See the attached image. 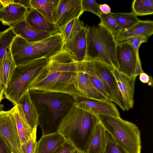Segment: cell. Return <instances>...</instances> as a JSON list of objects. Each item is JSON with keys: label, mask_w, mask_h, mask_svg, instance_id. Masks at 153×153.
I'll return each mask as SVG.
<instances>
[{"label": "cell", "mask_w": 153, "mask_h": 153, "mask_svg": "<svg viewBox=\"0 0 153 153\" xmlns=\"http://www.w3.org/2000/svg\"><path fill=\"white\" fill-rule=\"evenodd\" d=\"M83 65V62L76 61L68 51L63 49L49 58L43 73L29 90L66 94L74 101L86 97L78 92L74 85L77 74L82 71Z\"/></svg>", "instance_id": "1"}, {"label": "cell", "mask_w": 153, "mask_h": 153, "mask_svg": "<svg viewBox=\"0 0 153 153\" xmlns=\"http://www.w3.org/2000/svg\"><path fill=\"white\" fill-rule=\"evenodd\" d=\"M29 91L37 110L42 135L58 133L62 120L73 105V98L65 94Z\"/></svg>", "instance_id": "2"}, {"label": "cell", "mask_w": 153, "mask_h": 153, "mask_svg": "<svg viewBox=\"0 0 153 153\" xmlns=\"http://www.w3.org/2000/svg\"><path fill=\"white\" fill-rule=\"evenodd\" d=\"M99 115L87 112L74 104L60 123L58 132L75 149L87 153Z\"/></svg>", "instance_id": "3"}, {"label": "cell", "mask_w": 153, "mask_h": 153, "mask_svg": "<svg viewBox=\"0 0 153 153\" xmlns=\"http://www.w3.org/2000/svg\"><path fill=\"white\" fill-rule=\"evenodd\" d=\"M64 44L60 32L32 42L17 36L11 44L10 50L17 66L42 58L49 59L62 50Z\"/></svg>", "instance_id": "4"}, {"label": "cell", "mask_w": 153, "mask_h": 153, "mask_svg": "<svg viewBox=\"0 0 153 153\" xmlns=\"http://www.w3.org/2000/svg\"><path fill=\"white\" fill-rule=\"evenodd\" d=\"M117 44L113 34L100 23L97 26H87L85 61L100 62L117 70L116 55Z\"/></svg>", "instance_id": "5"}, {"label": "cell", "mask_w": 153, "mask_h": 153, "mask_svg": "<svg viewBox=\"0 0 153 153\" xmlns=\"http://www.w3.org/2000/svg\"><path fill=\"white\" fill-rule=\"evenodd\" d=\"M49 60L42 58L16 66L10 81L4 88L5 98L14 106L16 104L42 74Z\"/></svg>", "instance_id": "6"}, {"label": "cell", "mask_w": 153, "mask_h": 153, "mask_svg": "<svg viewBox=\"0 0 153 153\" xmlns=\"http://www.w3.org/2000/svg\"><path fill=\"white\" fill-rule=\"evenodd\" d=\"M99 117L105 129L128 153H141L140 132L135 124L120 116L99 115Z\"/></svg>", "instance_id": "7"}, {"label": "cell", "mask_w": 153, "mask_h": 153, "mask_svg": "<svg viewBox=\"0 0 153 153\" xmlns=\"http://www.w3.org/2000/svg\"><path fill=\"white\" fill-rule=\"evenodd\" d=\"M0 136L12 153H21V143L18 133L13 108L0 111Z\"/></svg>", "instance_id": "8"}, {"label": "cell", "mask_w": 153, "mask_h": 153, "mask_svg": "<svg viewBox=\"0 0 153 153\" xmlns=\"http://www.w3.org/2000/svg\"><path fill=\"white\" fill-rule=\"evenodd\" d=\"M94 69L102 83L113 102L123 111H125L121 93L111 71L114 67L100 62L91 61Z\"/></svg>", "instance_id": "9"}, {"label": "cell", "mask_w": 153, "mask_h": 153, "mask_svg": "<svg viewBox=\"0 0 153 153\" xmlns=\"http://www.w3.org/2000/svg\"><path fill=\"white\" fill-rule=\"evenodd\" d=\"M82 0H59L54 18V24L60 31L72 20L84 12Z\"/></svg>", "instance_id": "10"}, {"label": "cell", "mask_w": 153, "mask_h": 153, "mask_svg": "<svg viewBox=\"0 0 153 153\" xmlns=\"http://www.w3.org/2000/svg\"><path fill=\"white\" fill-rule=\"evenodd\" d=\"M76 106L89 113L98 115L120 116V113L116 105L111 101L81 97L75 100Z\"/></svg>", "instance_id": "11"}, {"label": "cell", "mask_w": 153, "mask_h": 153, "mask_svg": "<svg viewBox=\"0 0 153 153\" xmlns=\"http://www.w3.org/2000/svg\"><path fill=\"white\" fill-rule=\"evenodd\" d=\"M116 55L118 71L129 77H133L137 59L133 48L126 41L122 42L117 45Z\"/></svg>", "instance_id": "12"}, {"label": "cell", "mask_w": 153, "mask_h": 153, "mask_svg": "<svg viewBox=\"0 0 153 153\" xmlns=\"http://www.w3.org/2000/svg\"><path fill=\"white\" fill-rule=\"evenodd\" d=\"M111 72L114 77L122 95L125 111H128L134 106V94L136 78L129 77L114 68Z\"/></svg>", "instance_id": "13"}, {"label": "cell", "mask_w": 153, "mask_h": 153, "mask_svg": "<svg viewBox=\"0 0 153 153\" xmlns=\"http://www.w3.org/2000/svg\"><path fill=\"white\" fill-rule=\"evenodd\" d=\"M87 25L84 26L69 42L64 44L63 49L68 51L78 62L85 61L86 51Z\"/></svg>", "instance_id": "14"}, {"label": "cell", "mask_w": 153, "mask_h": 153, "mask_svg": "<svg viewBox=\"0 0 153 153\" xmlns=\"http://www.w3.org/2000/svg\"><path fill=\"white\" fill-rule=\"evenodd\" d=\"M10 1L11 3L0 9V21L10 26L24 19L28 10L23 5Z\"/></svg>", "instance_id": "15"}, {"label": "cell", "mask_w": 153, "mask_h": 153, "mask_svg": "<svg viewBox=\"0 0 153 153\" xmlns=\"http://www.w3.org/2000/svg\"><path fill=\"white\" fill-rule=\"evenodd\" d=\"M10 26L12 27L16 36L23 38L30 42L38 41L54 34L32 27L26 22L25 19Z\"/></svg>", "instance_id": "16"}, {"label": "cell", "mask_w": 153, "mask_h": 153, "mask_svg": "<svg viewBox=\"0 0 153 153\" xmlns=\"http://www.w3.org/2000/svg\"><path fill=\"white\" fill-rule=\"evenodd\" d=\"M26 22L32 27L55 34L60 32L56 25L48 20L36 9H29L25 18Z\"/></svg>", "instance_id": "17"}, {"label": "cell", "mask_w": 153, "mask_h": 153, "mask_svg": "<svg viewBox=\"0 0 153 153\" xmlns=\"http://www.w3.org/2000/svg\"><path fill=\"white\" fill-rule=\"evenodd\" d=\"M13 108L21 144L26 143L33 137H36L37 130L33 129L27 123L21 105L17 104Z\"/></svg>", "instance_id": "18"}, {"label": "cell", "mask_w": 153, "mask_h": 153, "mask_svg": "<svg viewBox=\"0 0 153 153\" xmlns=\"http://www.w3.org/2000/svg\"><path fill=\"white\" fill-rule=\"evenodd\" d=\"M153 33V21L140 20L127 30L121 32L114 36L117 43L136 36H143L149 38Z\"/></svg>", "instance_id": "19"}, {"label": "cell", "mask_w": 153, "mask_h": 153, "mask_svg": "<svg viewBox=\"0 0 153 153\" xmlns=\"http://www.w3.org/2000/svg\"><path fill=\"white\" fill-rule=\"evenodd\" d=\"M74 85L77 91L86 97L99 100H108L94 86L82 70L77 73Z\"/></svg>", "instance_id": "20"}, {"label": "cell", "mask_w": 153, "mask_h": 153, "mask_svg": "<svg viewBox=\"0 0 153 153\" xmlns=\"http://www.w3.org/2000/svg\"><path fill=\"white\" fill-rule=\"evenodd\" d=\"M17 104L21 105L29 125L33 129L37 130L38 125L39 114L36 108L30 98L29 90L22 96Z\"/></svg>", "instance_id": "21"}, {"label": "cell", "mask_w": 153, "mask_h": 153, "mask_svg": "<svg viewBox=\"0 0 153 153\" xmlns=\"http://www.w3.org/2000/svg\"><path fill=\"white\" fill-rule=\"evenodd\" d=\"M66 140L59 133L42 135L37 142L36 153H54Z\"/></svg>", "instance_id": "22"}, {"label": "cell", "mask_w": 153, "mask_h": 153, "mask_svg": "<svg viewBox=\"0 0 153 153\" xmlns=\"http://www.w3.org/2000/svg\"><path fill=\"white\" fill-rule=\"evenodd\" d=\"M106 146V130L99 121L95 127L87 153H105Z\"/></svg>", "instance_id": "23"}, {"label": "cell", "mask_w": 153, "mask_h": 153, "mask_svg": "<svg viewBox=\"0 0 153 153\" xmlns=\"http://www.w3.org/2000/svg\"><path fill=\"white\" fill-rule=\"evenodd\" d=\"M16 36L11 26L0 33V82L3 85L4 61L11 44Z\"/></svg>", "instance_id": "24"}, {"label": "cell", "mask_w": 153, "mask_h": 153, "mask_svg": "<svg viewBox=\"0 0 153 153\" xmlns=\"http://www.w3.org/2000/svg\"><path fill=\"white\" fill-rule=\"evenodd\" d=\"M59 0H30L31 7L41 13L49 22L54 24V18Z\"/></svg>", "instance_id": "25"}, {"label": "cell", "mask_w": 153, "mask_h": 153, "mask_svg": "<svg viewBox=\"0 0 153 153\" xmlns=\"http://www.w3.org/2000/svg\"><path fill=\"white\" fill-rule=\"evenodd\" d=\"M82 71L88 76L91 82L97 89L108 100L113 102L110 95L105 89L103 84L96 74L91 61L83 62Z\"/></svg>", "instance_id": "26"}, {"label": "cell", "mask_w": 153, "mask_h": 153, "mask_svg": "<svg viewBox=\"0 0 153 153\" xmlns=\"http://www.w3.org/2000/svg\"><path fill=\"white\" fill-rule=\"evenodd\" d=\"M120 28V32L128 30L137 23L140 20L132 12L128 13L111 12Z\"/></svg>", "instance_id": "27"}, {"label": "cell", "mask_w": 153, "mask_h": 153, "mask_svg": "<svg viewBox=\"0 0 153 153\" xmlns=\"http://www.w3.org/2000/svg\"><path fill=\"white\" fill-rule=\"evenodd\" d=\"M84 23L79 18L71 21L60 31L64 38V44L70 41L84 26Z\"/></svg>", "instance_id": "28"}, {"label": "cell", "mask_w": 153, "mask_h": 153, "mask_svg": "<svg viewBox=\"0 0 153 153\" xmlns=\"http://www.w3.org/2000/svg\"><path fill=\"white\" fill-rule=\"evenodd\" d=\"M132 12L136 16L152 15L153 0H134L132 4Z\"/></svg>", "instance_id": "29"}, {"label": "cell", "mask_w": 153, "mask_h": 153, "mask_svg": "<svg viewBox=\"0 0 153 153\" xmlns=\"http://www.w3.org/2000/svg\"><path fill=\"white\" fill-rule=\"evenodd\" d=\"M16 67L10 47L5 59L3 68V86L4 88L7 86L10 81Z\"/></svg>", "instance_id": "30"}, {"label": "cell", "mask_w": 153, "mask_h": 153, "mask_svg": "<svg viewBox=\"0 0 153 153\" xmlns=\"http://www.w3.org/2000/svg\"><path fill=\"white\" fill-rule=\"evenodd\" d=\"M100 22L109 30L114 36L120 32V30L115 19L110 14H104L101 13L99 17Z\"/></svg>", "instance_id": "31"}, {"label": "cell", "mask_w": 153, "mask_h": 153, "mask_svg": "<svg viewBox=\"0 0 153 153\" xmlns=\"http://www.w3.org/2000/svg\"><path fill=\"white\" fill-rule=\"evenodd\" d=\"M106 146L105 153H128L115 141L106 130Z\"/></svg>", "instance_id": "32"}, {"label": "cell", "mask_w": 153, "mask_h": 153, "mask_svg": "<svg viewBox=\"0 0 153 153\" xmlns=\"http://www.w3.org/2000/svg\"><path fill=\"white\" fill-rule=\"evenodd\" d=\"M82 6L84 12H91L99 17L102 13L99 4L95 0H82Z\"/></svg>", "instance_id": "33"}, {"label": "cell", "mask_w": 153, "mask_h": 153, "mask_svg": "<svg viewBox=\"0 0 153 153\" xmlns=\"http://www.w3.org/2000/svg\"><path fill=\"white\" fill-rule=\"evenodd\" d=\"M148 38L143 36H138L129 38L126 40L135 51L136 54L139 53V50L141 45L147 42Z\"/></svg>", "instance_id": "34"}, {"label": "cell", "mask_w": 153, "mask_h": 153, "mask_svg": "<svg viewBox=\"0 0 153 153\" xmlns=\"http://www.w3.org/2000/svg\"><path fill=\"white\" fill-rule=\"evenodd\" d=\"M36 137L32 138L21 146V153H36L37 142Z\"/></svg>", "instance_id": "35"}, {"label": "cell", "mask_w": 153, "mask_h": 153, "mask_svg": "<svg viewBox=\"0 0 153 153\" xmlns=\"http://www.w3.org/2000/svg\"><path fill=\"white\" fill-rule=\"evenodd\" d=\"M75 149L72 144L65 140L57 148L54 153H72Z\"/></svg>", "instance_id": "36"}, {"label": "cell", "mask_w": 153, "mask_h": 153, "mask_svg": "<svg viewBox=\"0 0 153 153\" xmlns=\"http://www.w3.org/2000/svg\"><path fill=\"white\" fill-rule=\"evenodd\" d=\"M136 55L137 59L133 76L135 78H136L141 73L144 72L142 68L139 53L137 54Z\"/></svg>", "instance_id": "37"}, {"label": "cell", "mask_w": 153, "mask_h": 153, "mask_svg": "<svg viewBox=\"0 0 153 153\" xmlns=\"http://www.w3.org/2000/svg\"><path fill=\"white\" fill-rule=\"evenodd\" d=\"M139 75L140 80L142 82L147 83L150 86H153V79L152 77L144 72L141 73Z\"/></svg>", "instance_id": "38"}, {"label": "cell", "mask_w": 153, "mask_h": 153, "mask_svg": "<svg viewBox=\"0 0 153 153\" xmlns=\"http://www.w3.org/2000/svg\"><path fill=\"white\" fill-rule=\"evenodd\" d=\"M0 153H12L5 142L0 136Z\"/></svg>", "instance_id": "39"}, {"label": "cell", "mask_w": 153, "mask_h": 153, "mask_svg": "<svg viewBox=\"0 0 153 153\" xmlns=\"http://www.w3.org/2000/svg\"><path fill=\"white\" fill-rule=\"evenodd\" d=\"M12 2L20 4L28 9L31 8V6L30 4V0H12Z\"/></svg>", "instance_id": "40"}, {"label": "cell", "mask_w": 153, "mask_h": 153, "mask_svg": "<svg viewBox=\"0 0 153 153\" xmlns=\"http://www.w3.org/2000/svg\"><path fill=\"white\" fill-rule=\"evenodd\" d=\"M99 7L102 13L104 14H108L111 12V8L107 4H99Z\"/></svg>", "instance_id": "41"}, {"label": "cell", "mask_w": 153, "mask_h": 153, "mask_svg": "<svg viewBox=\"0 0 153 153\" xmlns=\"http://www.w3.org/2000/svg\"><path fill=\"white\" fill-rule=\"evenodd\" d=\"M4 87L0 82V103L4 97Z\"/></svg>", "instance_id": "42"}, {"label": "cell", "mask_w": 153, "mask_h": 153, "mask_svg": "<svg viewBox=\"0 0 153 153\" xmlns=\"http://www.w3.org/2000/svg\"><path fill=\"white\" fill-rule=\"evenodd\" d=\"M4 108V107L3 105H0V111L3 110Z\"/></svg>", "instance_id": "43"}, {"label": "cell", "mask_w": 153, "mask_h": 153, "mask_svg": "<svg viewBox=\"0 0 153 153\" xmlns=\"http://www.w3.org/2000/svg\"><path fill=\"white\" fill-rule=\"evenodd\" d=\"M72 153H83L76 149Z\"/></svg>", "instance_id": "44"}, {"label": "cell", "mask_w": 153, "mask_h": 153, "mask_svg": "<svg viewBox=\"0 0 153 153\" xmlns=\"http://www.w3.org/2000/svg\"><path fill=\"white\" fill-rule=\"evenodd\" d=\"M2 5L0 4V9L2 7Z\"/></svg>", "instance_id": "45"}]
</instances>
